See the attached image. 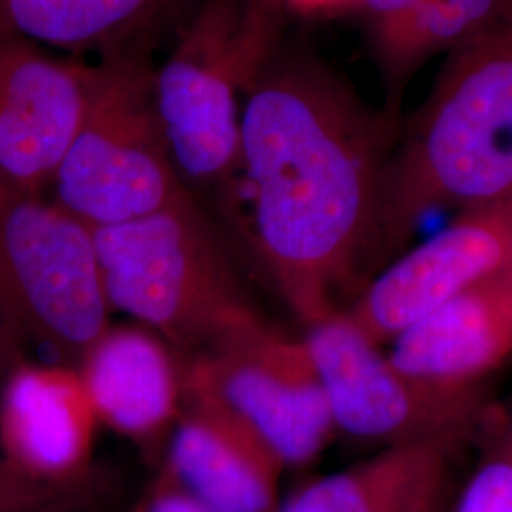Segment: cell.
Returning <instances> with one entry per match:
<instances>
[{
	"label": "cell",
	"mask_w": 512,
	"mask_h": 512,
	"mask_svg": "<svg viewBox=\"0 0 512 512\" xmlns=\"http://www.w3.org/2000/svg\"><path fill=\"white\" fill-rule=\"evenodd\" d=\"M399 126L321 59L281 42L247 92L238 171L256 249L306 329L348 310L372 277L382 177Z\"/></svg>",
	"instance_id": "1"
},
{
	"label": "cell",
	"mask_w": 512,
	"mask_h": 512,
	"mask_svg": "<svg viewBox=\"0 0 512 512\" xmlns=\"http://www.w3.org/2000/svg\"><path fill=\"white\" fill-rule=\"evenodd\" d=\"M90 63L0 31V175L46 194L86 101Z\"/></svg>",
	"instance_id": "11"
},
{
	"label": "cell",
	"mask_w": 512,
	"mask_h": 512,
	"mask_svg": "<svg viewBox=\"0 0 512 512\" xmlns=\"http://www.w3.org/2000/svg\"><path fill=\"white\" fill-rule=\"evenodd\" d=\"M148 494L143 495L137 503H133L126 512H147Z\"/></svg>",
	"instance_id": "24"
},
{
	"label": "cell",
	"mask_w": 512,
	"mask_h": 512,
	"mask_svg": "<svg viewBox=\"0 0 512 512\" xmlns=\"http://www.w3.org/2000/svg\"><path fill=\"white\" fill-rule=\"evenodd\" d=\"M336 431L382 448L442 442L461 446L486 414L482 387H448L395 365L346 311L304 336Z\"/></svg>",
	"instance_id": "7"
},
{
	"label": "cell",
	"mask_w": 512,
	"mask_h": 512,
	"mask_svg": "<svg viewBox=\"0 0 512 512\" xmlns=\"http://www.w3.org/2000/svg\"><path fill=\"white\" fill-rule=\"evenodd\" d=\"M183 0H0V31L73 55L147 42Z\"/></svg>",
	"instance_id": "16"
},
{
	"label": "cell",
	"mask_w": 512,
	"mask_h": 512,
	"mask_svg": "<svg viewBox=\"0 0 512 512\" xmlns=\"http://www.w3.org/2000/svg\"><path fill=\"white\" fill-rule=\"evenodd\" d=\"M78 372L101 425L147 456L169 442L183 406V357L160 336L141 325L110 323Z\"/></svg>",
	"instance_id": "13"
},
{
	"label": "cell",
	"mask_w": 512,
	"mask_h": 512,
	"mask_svg": "<svg viewBox=\"0 0 512 512\" xmlns=\"http://www.w3.org/2000/svg\"><path fill=\"white\" fill-rule=\"evenodd\" d=\"M458 448L442 442L380 448L302 486L275 512H448Z\"/></svg>",
	"instance_id": "15"
},
{
	"label": "cell",
	"mask_w": 512,
	"mask_h": 512,
	"mask_svg": "<svg viewBox=\"0 0 512 512\" xmlns=\"http://www.w3.org/2000/svg\"><path fill=\"white\" fill-rule=\"evenodd\" d=\"M203 357L228 401L287 467L306 465L327 448L336 427L304 338L260 319Z\"/></svg>",
	"instance_id": "10"
},
{
	"label": "cell",
	"mask_w": 512,
	"mask_h": 512,
	"mask_svg": "<svg viewBox=\"0 0 512 512\" xmlns=\"http://www.w3.org/2000/svg\"><path fill=\"white\" fill-rule=\"evenodd\" d=\"M406 372L448 387H482L512 357V260L389 344Z\"/></svg>",
	"instance_id": "14"
},
{
	"label": "cell",
	"mask_w": 512,
	"mask_h": 512,
	"mask_svg": "<svg viewBox=\"0 0 512 512\" xmlns=\"http://www.w3.org/2000/svg\"><path fill=\"white\" fill-rule=\"evenodd\" d=\"M505 0H414L393 27L374 35L387 80L384 110L401 120V97L410 78L435 55H446L494 16Z\"/></svg>",
	"instance_id": "17"
},
{
	"label": "cell",
	"mask_w": 512,
	"mask_h": 512,
	"mask_svg": "<svg viewBox=\"0 0 512 512\" xmlns=\"http://www.w3.org/2000/svg\"><path fill=\"white\" fill-rule=\"evenodd\" d=\"M448 512H512V456L503 440L476 465Z\"/></svg>",
	"instance_id": "19"
},
{
	"label": "cell",
	"mask_w": 512,
	"mask_h": 512,
	"mask_svg": "<svg viewBox=\"0 0 512 512\" xmlns=\"http://www.w3.org/2000/svg\"><path fill=\"white\" fill-rule=\"evenodd\" d=\"M147 494V512H215L190 494L165 465L158 482Z\"/></svg>",
	"instance_id": "20"
},
{
	"label": "cell",
	"mask_w": 512,
	"mask_h": 512,
	"mask_svg": "<svg viewBox=\"0 0 512 512\" xmlns=\"http://www.w3.org/2000/svg\"><path fill=\"white\" fill-rule=\"evenodd\" d=\"M27 359L0 323V387L14 366Z\"/></svg>",
	"instance_id": "22"
},
{
	"label": "cell",
	"mask_w": 512,
	"mask_h": 512,
	"mask_svg": "<svg viewBox=\"0 0 512 512\" xmlns=\"http://www.w3.org/2000/svg\"><path fill=\"white\" fill-rule=\"evenodd\" d=\"M355 4L365 8L366 14L372 19L374 35H380L403 18L414 0H355Z\"/></svg>",
	"instance_id": "21"
},
{
	"label": "cell",
	"mask_w": 512,
	"mask_h": 512,
	"mask_svg": "<svg viewBox=\"0 0 512 512\" xmlns=\"http://www.w3.org/2000/svg\"><path fill=\"white\" fill-rule=\"evenodd\" d=\"M184 190L158 118L147 42L90 63L84 109L55 169L52 200L99 230L147 217Z\"/></svg>",
	"instance_id": "5"
},
{
	"label": "cell",
	"mask_w": 512,
	"mask_h": 512,
	"mask_svg": "<svg viewBox=\"0 0 512 512\" xmlns=\"http://www.w3.org/2000/svg\"><path fill=\"white\" fill-rule=\"evenodd\" d=\"M503 442H505V446H507V450L511 452L512 456V425H511V431H509V435L503 439Z\"/></svg>",
	"instance_id": "25"
},
{
	"label": "cell",
	"mask_w": 512,
	"mask_h": 512,
	"mask_svg": "<svg viewBox=\"0 0 512 512\" xmlns=\"http://www.w3.org/2000/svg\"><path fill=\"white\" fill-rule=\"evenodd\" d=\"M165 467L215 512H275L287 469L220 389L207 357H183V406Z\"/></svg>",
	"instance_id": "9"
},
{
	"label": "cell",
	"mask_w": 512,
	"mask_h": 512,
	"mask_svg": "<svg viewBox=\"0 0 512 512\" xmlns=\"http://www.w3.org/2000/svg\"><path fill=\"white\" fill-rule=\"evenodd\" d=\"M99 425L76 366L27 357L0 387V456L37 482L90 480Z\"/></svg>",
	"instance_id": "12"
},
{
	"label": "cell",
	"mask_w": 512,
	"mask_h": 512,
	"mask_svg": "<svg viewBox=\"0 0 512 512\" xmlns=\"http://www.w3.org/2000/svg\"><path fill=\"white\" fill-rule=\"evenodd\" d=\"M279 29L277 0H205L154 69L158 118L186 188L234 183L243 103Z\"/></svg>",
	"instance_id": "4"
},
{
	"label": "cell",
	"mask_w": 512,
	"mask_h": 512,
	"mask_svg": "<svg viewBox=\"0 0 512 512\" xmlns=\"http://www.w3.org/2000/svg\"><path fill=\"white\" fill-rule=\"evenodd\" d=\"M92 482L55 486L37 482L0 456V512H86Z\"/></svg>",
	"instance_id": "18"
},
{
	"label": "cell",
	"mask_w": 512,
	"mask_h": 512,
	"mask_svg": "<svg viewBox=\"0 0 512 512\" xmlns=\"http://www.w3.org/2000/svg\"><path fill=\"white\" fill-rule=\"evenodd\" d=\"M0 323L25 357L76 368L110 327L92 228L2 175Z\"/></svg>",
	"instance_id": "6"
},
{
	"label": "cell",
	"mask_w": 512,
	"mask_h": 512,
	"mask_svg": "<svg viewBox=\"0 0 512 512\" xmlns=\"http://www.w3.org/2000/svg\"><path fill=\"white\" fill-rule=\"evenodd\" d=\"M444 57L385 162L372 275L431 213L512 196V0Z\"/></svg>",
	"instance_id": "2"
},
{
	"label": "cell",
	"mask_w": 512,
	"mask_h": 512,
	"mask_svg": "<svg viewBox=\"0 0 512 512\" xmlns=\"http://www.w3.org/2000/svg\"><path fill=\"white\" fill-rule=\"evenodd\" d=\"M287 4H291L298 10H308V12H317V10H329V8H336V6H344V4H351L355 0H285Z\"/></svg>",
	"instance_id": "23"
},
{
	"label": "cell",
	"mask_w": 512,
	"mask_h": 512,
	"mask_svg": "<svg viewBox=\"0 0 512 512\" xmlns=\"http://www.w3.org/2000/svg\"><path fill=\"white\" fill-rule=\"evenodd\" d=\"M511 260L512 196L458 211L437 234L391 258L346 313L384 348Z\"/></svg>",
	"instance_id": "8"
},
{
	"label": "cell",
	"mask_w": 512,
	"mask_h": 512,
	"mask_svg": "<svg viewBox=\"0 0 512 512\" xmlns=\"http://www.w3.org/2000/svg\"><path fill=\"white\" fill-rule=\"evenodd\" d=\"M93 236L110 311L139 321L181 357L209 355L264 319L190 190Z\"/></svg>",
	"instance_id": "3"
}]
</instances>
